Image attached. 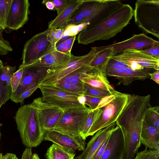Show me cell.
<instances>
[{
    "label": "cell",
    "mask_w": 159,
    "mask_h": 159,
    "mask_svg": "<svg viewBox=\"0 0 159 159\" xmlns=\"http://www.w3.org/2000/svg\"><path fill=\"white\" fill-rule=\"evenodd\" d=\"M34 108L38 124L42 130L53 129L63 111L43 100L42 97L34 99L31 103Z\"/></svg>",
    "instance_id": "11"
},
{
    "label": "cell",
    "mask_w": 159,
    "mask_h": 159,
    "mask_svg": "<svg viewBox=\"0 0 159 159\" xmlns=\"http://www.w3.org/2000/svg\"><path fill=\"white\" fill-rule=\"evenodd\" d=\"M149 76L151 79L153 80L156 83L158 84H159V70H156L152 73H150Z\"/></svg>",
    "instance_id": "45"
},
{
    "label": "cell",
    "mask_w": 159,
    "mask_h": 159,
    "mask_svg": "<svg viewBox=\"0 0 159 159\" xmlns=\"http://www.w3.org/2000/svg\"><path fill=\"white\" fill-rule=\"evenodd\" d=\"M32 159H41L39 155L36 153H34L33 154Z\"/></svg>",
    "instance_id": "49"
},
{
    "label": "cell",
    "mask_w": 159,
    "mask_h": 159,
    "mask_svg": "<svg viewBox=\"0 0 159 159\" xmlns=\"http://www.w3.org/2000/svg\"><path fill=\"white\" fill-rule=\"evenodd\" d=\"M96 71H97L90 66L80 67L63 78L54 85L60 84H70L73 81L80 80L88 77Z\"/></svg>",
    "instance_id": "25"
},
{
    "label": "cell",
    "mask_w": 159,
    "mask_h": 159,
    "mask_svg": "<svg viewBox=\"0 0 159 159\" xmlns=\"http://www.w3.org/2000/svg\"><path fill=\"white\" fill-rule=\"evenodd\" d=\"M111 59L124 63L134 70L146 69L159 70V58H155L136 49L127 50Z\"/></svg>",
    "instance_id": "10"
},
{
    "label": "cell",
    "mask_w": 159,
    "mask_h": 159,
    "mask_svg": "<svg viewBox=\"0 0 159 159\" xmlns=\"http://www.w3.org/2000/svg\"><path fill=\"white\" fill-rule=\"evenodd\" d=\"M76 36L69 37L56 46L58 51L65 53H71V49L75 40Z\"/></svg>",
    "instance_id": "34"
},
{
    "label": "cell",
    "mask_w": 159,
    "mask_h": 159,
    "mask_svg": "<svg viewBox=\"0 0 159 159\" xmlns=\"http://www.w3.org/2000/svg\"><path fill=\"white\" fill-rule=\"evenodd\" d=\"M22 73L23 68L19 66V69L13 73L11 81V93H14L17 90L21 80Z\"/></svg>",
    "instance_id": "37"
},
{
    "label": "cell",
    "mask_w": 159,
    "mask_h": 159,
    "mask_svg": "<svg viewBox=\"0 0 159 159\" xmlns=\"http://www.w3.org/2000/svg\"><path fill=\"white\" fill-rule=\"evenodd\" d=\"M122 4L119 0H83L76 12L82 23L89 27L98 22Z\"/></svg>",
    "instance_id": "5"
},
{
    "label": "cell",
    "mask_w": 159,
    "mask_h": 159,
    "mask_svg": "<svg viewBox=\"0 0 159 159\" xmlns=\"http://www.w3.org/2000/svg\"><path fill=\"white\" fill-rule=\"evenodd\" d=\"M42 3L45 4L47 7L50 10H53L55 9L54 6L51 0H44Z\"/></svg>",
    "instance_id": "46"
},
{
    "label": "cell",
    "mask_w": 159,
    "mask_h": 159,
    "mask_svg": "<svg viewBox=\"0 0 159 159\" xmlns=\"http://www.w3.org/2000/svg\"><path fill=\"white\" fill-rule=\"evenodd\" d=\"M159 44L158 41L147 36L144 33L134 35L131 38L125 40L112 44L100 47H94L97 51L99 49L111 47L116 54L124 51L132 49L143 50Z\"/></svg>",
    "instance_id": "13"
},
{
    "label": "cell",
    "mask_w": 159,
    "mask_h": 159,
    "mask_svg": "<svg viewBox=\"0 0 159 159\" xmlns=\"http://www.w3.org/2000/svg\"><path fill=\"white\" fill-rule=\"evenodd\" d=\"M54 86L69 92L83 95V87L70 84H60Z\"/></svg>",
    "instance_id": "38"
},
{
    "label": "cell",
    "mask_w": 159,
    "mask_h": 159,
    "mask_svg": "<svg viewBox=\"0 0 159 159\" xmlns=\"http://www.w3.org/2000/svg\"><path fill=\"white\" fill-rule=\"evenodd\" d=\"M100 109V108H99L91 110L88 114L84 126L81 134V136L85 140L88 137V133L93 123L94 118Z\"/></svg>",
    "instance_id": "31"
},
{
    "label": "cell",
    "mask_w": 159,
    "mask_h": 159,
    "mask_svg": "<svg viewBox=\"0 0 159 159\" xmlns=\"http://www.w3.org/2000/svg\"><path fill=\"white\" fill-rule=\"evenodd\" d=\"M140 141L146 148L154 150L159 148V129L143 122Z\"/></svg>",
    "instance_id": "20"
},
{
    "label": "cell",
    "mask_w": 159,
    "mask_h": 159,
    "mask_svg": "<svg viewBox=\"0 0 159 159\" xmlns=\"http://www.w3.org/2000/svg\"><path fill=\"white\" fill-rule=\"evenodd\" d=\"M75 151L69 150L53 143L45 154L46 159H74Z\"/></svg>",
    "instance_id": "24"
},
{
    "label": "cell",
    "mask_w": 159,
    "mask_h": 159,
    "mask_svg": "<svg viewBox=\"0 0 159 159\" xmlns=\"http://www.w3.org/2000/svg\"><path fill=\"white\" fill-rule=\"evenodd\" d=\"M15 119L23 144L27 148L39 146L43 140L44 132L38 124L35 109L31 103L19 107Z\"/></svg>",
    "instance_id": "3"
},
{
    "label": "cell",
    "mask_w": 159,
    "mask_h": 159,
    "mask_svg": "<svg viewBox=\"0 0 159 159\" xmlns=\"http://www.w3.org/2000/svg\"><path fill=\"white\" fill-rule=\"evenodd\" d=\"M81 80L84 83L95 88L112 94L114 89L110 85L106 75L102 72L96 71L89 76Z\"/></svg>",
    "instance_id": "23"
},
{
    "label": "cell",
    "mask_w": 159,
    "mask_h": 159,
    "mask_svg": "<svg viewBox=\"0 0 159 159\" xmlns=\"http://www.w3.org/2000/svg\"><path fill=\"white\" fill-rule=\"evenodd\" d=\"M44 101L58 108L63 111L68 109L82 107L77 98L81 95L68 92L55 86L40 84L39 86Z\"/></svg>",
    "instance_id": "9"
},
{
    "label": "cell",
    "mask_w": 159,
    "mask_h": 159,
    "mask_svg": "<svg viewBox=\"0 0 159 159\" xmlns=\"http://www.w3.org/2000/svg\"><path fill=\"white\" fill-rule=\"evenodd\" d=\"M133 11L129 5L123 4L98 22L80 32L78 43L88 45L115 36L129 23L133 16Z\"/></svg>",
    "instance_id": "1"
},
{
    "label": "cell",
    "mask_w": 159,
    "mask_h": 159,
    "mask_svg": "<svg viewBox=\"0 0 159 159\" xmlns=\"http://www.w3.org/2000/svg\"><path fill=\"white\" fill-rule=\"evenodd\" d=\"M33 154L32 148L27 147L24 150L21 159H32Z\"/></svg>",
    "instance_id": "44"
},
{
    "label": "cell",
    "mask_w": 159,
    "mask_h": 159,
    "mask_svg": "<svg viewBox=\"0 0 159 159\" xmlns=\"http://www.w3.org/2000/svg\"><path fill=\"white\" fill-rule=\"evenodd\" d=\"M12 0H0V27L7 28V21Z\"/></svg>",
    "instance_id": "27"
},
{
    "label": "cell",
    "mask_w": 159,
    "mask_h": 159,
    "mask_svg": "<svg viewBox=\"0 0 159 159\" xmlns=\"http://www.w3.org/2000/svg\"><path fill=\"white\" fill-rule=\"evenodd\" d=\"M86 100L85 104L89 107L91 110H95L98 106L102 98L92 96H85Z\"/></svg>",
    "instance_id": "41"
},
{
    "label": "cell",
    "mask_w": 159,
    "mask_h": 159,
    "mask_svg": "<svg viewBox=\"0 0 159 159\" xmlns=\"http://www.w3.org/2000/svg\"><path fill=\"white\" fill-rule=\"evenodd\" d=\"M97 51L98 53L92 61L90 66L97 71L106 75L107 65L110 60L116 54L111 47L102 48Z\"/></svg>",
    "instance_id": "22"
},
{
    "label": "cell",
    "mask_w": 159,
    "mask_h": 159,
    "mask_svg": "<svg viewBox=\"0 0 159 159\" xmlns=\"http://www.w3.org/2000/svg\"><path fill=\"white\" fill-rule=\"evenodd\" d=\"M133 16L140 30L159 39V0H137Z\"/></svg>",
    "instance_id": "4"
},
{
    "label": "cell",
    "mask_w": 159,
    "mask_h": 159,
    "mask_svg": "<svg viewBox=\"0 0 159 159\" xmlns=\"http://www.w3.org/2000/svg\"><path fill=\"white\" fill-rule=\"evenodd\" d=\"M143 122L159 129V107H152L149 103Z\"/></svg>",
    "instance_id": "26"
},
{
    "label": "cell",
    "mask_w": 159,
    "mask_h": 159,
    "mask_svg": "<svg viewBox=\"0 0 159 159\" xmlns=\"http://www.w3.org/2000/svg\"><path fill=\"white\" fill-rule=\"evenodd\" d=\"M82 2L83 0H71L68 6L55 19L48 22V28L63 27Z\"/></svg>",
    "instance_id": "21"
},
{
    "label": "cell",
    "mask_w": 159,
    "mask_h": 159,
    "mask_svg": "<svg viewBox=\"0 0 159 159\" xmlns=\"http://www.w3.org/2000/svg\"><path fill=\"white\" fill-rule=\"evenodd\" d=\"M110 135L106 138L98 148L94 155L93 159H100L106 148Z\"/></svg>",
    "instance_id": "43"
},
{
    "label": "cell",
    "mask_w": 159,
    "mask_h": 159,
    "mask_svg": "<svg viewBox=\"0 0 159 159\" xmlns=\"http://www.w3.org/2000/svg\"><path fill=\"white\" fill-rule=\"evenodd\" d=\"M147 148L138 152L134 159H159V148L155 150Z\"/></svg>",
    "instance_id": "32"
},
{
    "label": "cell",
    "mask_w": 159,
    "mask_h": 159,
    "mask_svg": "<svg viewBox=\"0 0 159 159\" xmlns=\"http://www.w3.org/2000/svg\"><path fill=\"white\" fill-rule=\"evenodd\" d=\"M11 89L0 80V108L10 98Z\"/></svg>",
    "instance_id": "35"
},
{
    "label": "cell",
    "mask_w": 159,
    "mask_h": 159,
    "mask_svg": "<svg viewBox=\"0 0 159 159\" xmlns=\"http://www.w3.org/2000/svg\"><path fill=\"white\" fill-rule=\"evenodd\" d=\"M16 69L15 66L8 65L4 66L0 69V80L11 89V78Z\"/></svg>",
    "instance_id": "29"
},
{
    "label": "cell",
    "mask_w": 159,
    "mask_h": 159,
    "mask_svg": "<svg viewBox=\"0 0 159 159\" xmlns=\"http://www.w3.org/2000/svg\"><path fill=\"white\" fill-rule=\"evenodd\" d=\"M77 100L80 104L83 105L85 106V103L86 99L85 96L81 95L78 97Z\"/></svg>",
    "instance_id": "48"
},
{
    "label": "cell",
    "mask_w": 159,
    "mask_h": 159,
    "mask_svg": "<svg viewBox=\"0 0 159 159\" xmlns=\"http://www.w3.org/2000/svg\"><path fill=\"white\" fill-rule=\"evenodd\" d=\"M116 126L115 122L97 131L88 143L82 153L75 159H93L94 155L106 138Z\"/></svg>",
    "instance_id": "17"
},
{
    "label": "cell",
    "mask_w": 159,
    "mask_h": 159,
    "mask_svg": "<svg viewBox=\"0 0 159 159\" xmlns=\"http://www.w3.org/2000/svg\"><path fill=\"white\" fill-rule=\"evenodd\" d=\"M43 140L75 151H83L86 147L85 140L81 137L71 136L54 129L45 131Z\"/></svg>",
    "instance_id": "15"
},
{
    "label": "cell",
    "mask_w": 159,
    "mask_h": 159,
    "mask_svg": "<svg viewBox=\"0 0 159 159\" xmlns=\"http://www.w3.org/2000/svg\"><path fill=\"white\" fill-rule=\"evenodd\" d=\"M88 26L86 23L79 25H69L65 26L61 39L66 40L70 37L76 35Z\"/></svg>",
    "instance_id": "28"
},
{
    "label": "cell",
    "mask_w": 159,
    "mask_h": 159,
    "mask_svg": "<svg viewBox=\"0 0 159 159\" xmlns=\"http://www.w3.org/2000/svg\"><path fill=\"white\" fill-rule=\"evenodd\" d=\"M19 66L23 68L22 76L17 90L10 94V99L13 102L29 87L36 83L39 84L46 75L48 69L40 67L32 64L25 66L20 65Z\"/></svg>",
    "instance_id": "12"
},
{
    "label": "cell",
    "mask_w": 159,
    "mask_h": 159,
    "mask_svg": "<svg viewBox=\"0 0 159 159\" xmlns=\"http://www.w3.org/2000/svg\"><path fill=\"white\" fill-rule=\"evenodd\" d=\"M4 66L1 60L0 59V69Z\"/></svg>",
    "instance_id": "50"
},
{
    "label": "cell",
    "mask_w": 159,
    "mask_h": 159,
    "mask_svg": "<svg viewBox=\"0 0 159 159\" xmlns=\"http://www.w3.org/2000/svg\"><path fill=\"white\" fill-rule=\"evenodd\" d=\"M128 67L124 63L111 59L109 61L106 69V71L120 69Z\"/></svg>",
    "instance_id": "39"
},
{
    "label": "cell",
    "mask_w": 159,
    "mask_h": 159,
    "mask_svg": "<svg viewBox=\"0 0 159 159\" xmlns=\"http://www.w3.org/2000/svg\"><path fill=\"white\" fill-rule=\"evenodd\" d=\"M83 88V95L84 96H92L103 98L111 95L109 93L85 83L84 84Z\"/></svg>",
    "instance_id": "30"
},
{
    "label": "cell",
    "mask_w": 159,
    "mask_h": 159,
    "mask_svg": "<svg viewBox=\"0 0 159 159\" xmlns=\"http://www.w3.org/2000/svg\"><path fill=\"white\" fill-rule=\"evenodd\" d=\"M3 30L0 27V55H6L12 51L10 42L5 39L2 35Z\"/></svg>",
    "instance_id": "36"
},
{
    "label": "cell",
    "mask_w": 159,
    "mask_h": 159,
    "mask_svg": "<svg viewBox=\"0 0 159 159\" xmlns=\"http://www.w3.org/2000/svg\"><path fill=\"white\" fill-rule=\"evenodd\" d=\"M30 4L28 0H12L7 21V28L17 30L27 22Z\"/></svg>",
    "instance_id": "14"
},
{
    "label": "cell",
    "mask_w": 159,
    "mask_h": 159,
    "mask_svg": "<svg viewBox=\"0 0 159 159\" xmlns=\"http://www.w3.org/2000/svg\"><path fill=\"white\" fill-rule=\"evenodd\" d=\"M91 110L86 106L64 111L53 129L75 136H81L88 114Z\"/></svg>",
    "instance_id": "7"
},
{
    "label": "cell",
    "mask_w": 159,
    "mask_h": 159,
    "mask_svg": "<svg viewBox=\"0 0 159 159\" xmlns=\"http://www.w3.org/2000/svg\"><path fill=\"white\" fill-rule=\"evenodd\" d=\"M1 132H0V139H1Z\"/></svg>",
    "instance_id": "52"
},
{
    "label": "cell",
    "mask_w": 159,
    "mask_h": 159,
    "mask_svg": "<svg viewBox=\"0 0 159 159\" xmlns=\"http://www.w3.org/2000/svg\"><path fill=\"white\" fill-rule=\"evenodd\" d=\"M64 31V28L49 29L48 33V37L49 41L53 45L56 43L61 39Z\"/></svg>",
    "instance_id": "33"
},
{
    "label": "cell",
    "mask_w": 159,
    "mask_h": 159,
    "mask_svg": "<svg viewBox=\"0 0 159 159\" xmlns=\"http://www.w3.org/2000/svg\"><path fill=\"white\" fill-rule=\"evenodd\" d=\"M53 4L57 15H59L69 4L71 0H51Z\"/></svg>",
    "instance_id": "40"
},
{
    "label": "cell",
    "mask_w": 159,
    "mask_h": 159,
    "mask_svg": "<svg viewBox=\"0 0 159 159\" xmlns=\"http://www.w3.org/2000/svg\"><path fill=\"white\" fill-rule=\"evenodd\" d=\"M112 95L105 101L102 99L97 108H100L95 116L88 136L93 135L99 130L115 122L127 102L129 94L122 93L114 89Z\"/></svg>",
    "instance_id": "2"
},
{
    "label": "cell",
    "mask_w": 159,
    "mask_h": 159,
    "mask_svg": "<svg viewBox=\"0 0 159 159\" xmlns=\"http://www.w3.org/2000/svg\"><path fill=\"white\" fill-rule=\"evenodd\" d=\"M48 30L49 28L37 34L26 42L21 57V66H27L33 63L56 47L48 40Z\"/></svg>",
    "instance_id": "8"
},
{
    "label": "cell",
    "mask_w": 159,
    "mask_h": 159,
    "mask_svg": "<svg viewBox=\"0 0 159 159\" xmlns=\"http://www.w3.org/2000/svg\"><path fill=\"white\" fill-rule=\"evenodd\" d=\"M124 148L122 134L116 125L110 134L106 148L100 159H122Z\"/></svg>",
    "instance_id": "16"
},
{
    "label": "cell",
    "mask_w": 159,
    "mask_h": 159,
    "mask_svg": "<svg viewBox=\"0 0 159 159\" xmlns=\"http://www.w3.org/2000/svg\"><path fill=\"white\" fill-rule=\"evenodd\" d=\"M2 159H19L16 156V154L8 153H6L5 155L3 156Z\"/></svg>",
    "instance_id": "47"
},
{
    "label": "cell",
    "mask_w": 159,
    "mask_h": 159,
    "mask_svg": "<svg viewBox=\"0 0 159 159\" xmlns=\"http://www.w3.org/2000/svg\"><path fill=\"white\" fill-rule=\"evenodd\" d=\"M140 51L151 56L159 58V44L154 45L149 48Z\"/></svg>",
    "instance_id": "42"
},
{
    "label": "cell",
    "mask_w": 159,
    "mask_h": 159,
    "mask_svg": "<svg viewBox=\"0 0 159 159\" xmlns=\"http://www.w3.org/2000/svg\"><path fill=\"white\" fill-rule=\"evenodd\" d=\"M98 53V51L93 47L90 52L84 55L77 56L72 55L69 61L48 68L46 75L39 85H54L63 78L76 69L83 67L90 66L92 61Z\"/></svg>",
    "instance_id": "6"
},
{
    "label": "cell",
    "mask_w": 159,
    "mask_h": 159,
    "mask_svg": "<svg viewBox=\"0 0 159 159\" xmlns=\"http://www.w3.org/2000/svg\"><path fill=\"white\" fill-rule=\"evenodd\" d=\"M149 73L146 70H134L128 67L115 70L106 71V76H113L118 80L117 85H129L137 80H143L150 78Z\"/></svg>",
    "instance_id": "18"
},
{
    "label": "cell",
    "mask_w": 159,
    "mask_h": 159,
    "mask_svg": "<svg viewBox=\"0 0 159 159\" xmlns=\"http://www.w3.org/2000/svg\"><path fill=\"white\" fill-rule=\"evenodd\" d=\"M2 156H2V153H0V159H2Z\"/></svg>",
    "instance_id": "51"
},
{
    "label": "cell",
    "mask_w": 159,
    "mask_h": 159,
    "mask_svg": "<svg viewBox=\"0 0 159 159\" xmlns=\"http://www.w3.org/2000/svg\"><path fill=\"white\" fill-rule=\"evenodd\" d=\"M72 55L71 53H65L58 51L55 47L49 52L32 64L40 67L51 68L69 61Z\"/></svg>",
    "instance_id": "19"
}]
</instances>
